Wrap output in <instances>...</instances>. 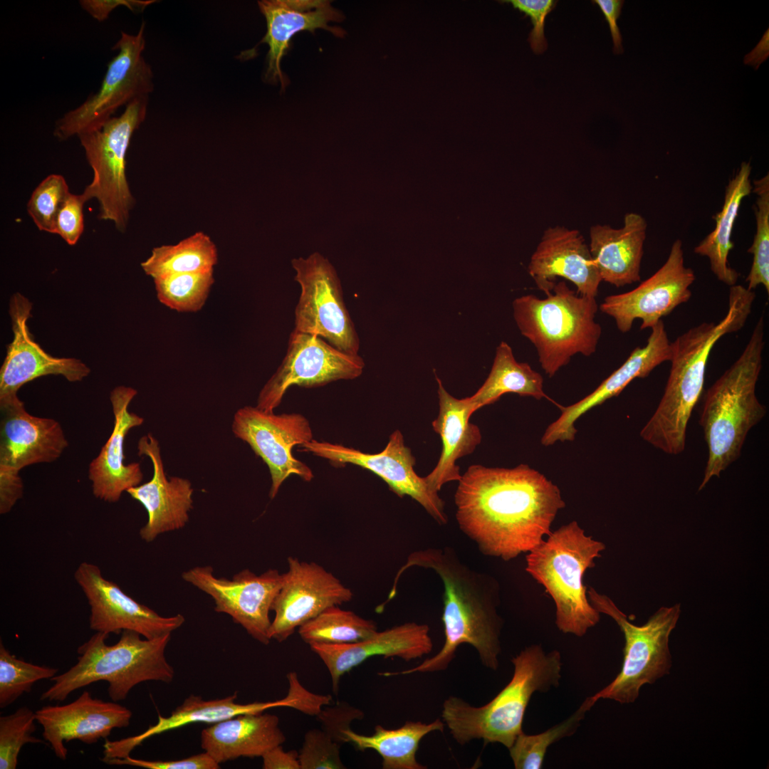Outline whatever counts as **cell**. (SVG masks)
Wrapping results in <instances>:
<instances>
[{"mask_svg": "<svg viewBox=\"0 0 769 769\" xmlns=\"http://www.w3.org/2000/svg\"><path fill=\"white\" fill-rule=\"evenodd\" d=\"M103 762L108 765H132L147 769H218L220 768V764L205 751L177 760H145L128 755L123 758H113Z\"/></svg>", "mask_w": 769, "mask_h": 769, "instance_id": "cell-47", "label": "cell"}, {"mask_svg": "<svg viewBox=\"0 0 769 769\" xmlns=\"http://www.w3.org/2000/svg\"><path fill=\"white\" fill-rule=\"evenodd\" d=\"M750 172V163L742 162L726 187L722 209L714 217V229L694 248L696 254L708 258L711 270L716 278L730 287L736 285L739 278V273L729 266L728 261L729 252L733 248L732 231L743 199L753 190Z\"/></svg>", "mask_w": 769, "mask_h": 769, "instance_id": "cell-33", "label": "cell"}, {"mask_svg": "<svg viewBox=\"0 0 769 769\" xmlns=\"http://www.w3.org/2000/svg\"><path fill=\"white\" fill-rule=\"evenodd\" d=\"M377 630L376 623L354 612L329 607L298 628L306 644H352L365 640Z\"/></svg>", "mask_w": 769, "mask_h": 769, "instance_id": "cell-38", "label": "cell"}, {"mask_svg": "<svg viewBox=\"0 0 769 769\" xmlns=\"http://www.w3.org/2000/svg\"><path fill=\"white\" fill-rule=\"evenodd\" d=\"M58 671L56 668L39 666L17 658L0 642V707L4 708L41 679H51Z\"/></svg>", "mask_w": 769, "mask_h": 769, "instance_id": "cell-42", "label": "cell"}, {"mask_svg": "<svg viewBox=\"0 0 769 769\" xmlns=\"http://www.w3.org/2000/svg\"><path fill=\"white\" fill-rule=\"evenodd\" d=\"M286 739L277 716L248 713L204 728L201 746L220 764L240 757H261L270 749L282 745Z\"/></svg>", "mask_w": 769, "mask_h": 769, "instance_id": "cell-32", "label": "cell"}, {"mask_svg": "<svg viewBox=\"0 0 769 769\" xmlns=\"http://www.w3.org/2000/svg\"><path fill=\"white\" fill-rule=\"evenodd\" d=\"M587 594L590 604L600 613L612 617L624 637L620 671L607 686L590 698L594 703L600 699L620 703H634L644 684H654L670 672L672 662L669 637L679 620L681 606L676 604L661 607L646 623L638 626L631 623L607 596L599 594L592 587Z\"/></svg>", "mask_w": 769, "mask_h": 769, "instance_id": "cell-9", "label": "cell"}, {"mask_svg": "<svg viewBox=\"0 0 769 769\" xmlns=\"http://www.w3.org/2000/svg\"><path fill=\"white\" fill-rule=\"evenodd\" d=\"M429 631L427 624L411 622L377 631L356 643L313 644L310 647L326 666L333 692L338 694L340 678L369 658L382 656L409 661L429 654L433 648Z\"/></svg>", "mask_w": 769, "mask_h": 769, "instance_id": "cell-27", "label": "cell"}, {"mask_svg": "<svg viewBox=\"0 0 769 769\" xmlns=\"http://www.w3.org/2000/svg\"><path fill=\"white\" fill-rule=\"evenodd\" d=\"M156 2L152 0H80L81 8L98 21L106 20L117 7L124 6L133 12L142 11L147 6Z\"/></svg>", "mask_w": 769, "mask_h": 769, "instance_id": "cell-48", "label": "cell"}, {"mask_svg": "<svg viewBox=\"0 0 769 769\" xmlns=\"http://www.w3.org/2000/svg\"><path fill=\"white\" fill-rule=\"evenodd\" d=\"M671 355V342L661 320L651 328L647 344L636 347L625 362L592 392L571 405H558L561 414L548 426L541 438V444L549 446L558 441H573L577 433L575 423L581 416L617 396L634 379L647 377L655 367L669 361Z\"/></svg>", "mask_w": 769, "mask_h": 769, "instance_id": "cell-23", "label": "cell"}, {"mask_svg": "<svg viewBox=\"0 0 769 769\" xmlns=\"http://www.w3.org/2000/svg\"><path fill=\"white\" fill-rule=\"evenodd\" d=\"M508 393L532 397L536 399L548 397L543 390V378L528 363L518 362L511 347L501 342L496 347L490 373L476 392L469 397L475 412L491 404Z\"/></svg>", "mask_w": 769, "mask_h": 769, "instance_id": "cell-36", "label": "cell"}, {"mask_svg": "<svg viewBox=\"0 0 769 769\" xmlns=\"http://www.w3.org/2000/svg\"><path fill=\"white\" fill-rule=\"evenodd\" d=\"M218 253L215 244L199 231L174 245L152 249L141 267L153 279L159 277L214 270Z\"/></svg>", "mask_w": 769, "mask_h": 769, "instance_id": "cell-37", "label": "cell"}, {"mask_svg": "<svg viewBox=\"0 0 769 769\" xmlns=\"http://www.w3.org/2000/svg\"><path fill=\"white\" fill-rule=\"evenodd\" d=\"M319 728L307 731L300 751V769H344L340 758L341 747L347 743L345 731L355 720H361L364 713L347 703L340 702L323 707L316 715Z\"/></svg>", "mask_w": 769, "mask_h": 769, "instance_id": "cell-34", "label": "cell"}, {"mask_svg": "<svg viewBox=\"0 0 769 769\" xmlns=\"http://www.w3.org/2000/svg\"><path fill=\"white\" fill-rule=\"evenodd\" d=\"M74 578L90 607V628L96 632L118 634L131 630L153 639L171 634L185 621L180 614L162 617L139 603L114 582L105 579L96 565L81 563Z\"/></svg>", "mask_w": 769, "mask_h": 769, "instance_id": "cell-19", "label": "cell"}, {"mask_svg": "<svg viewBox=\"0 0 769 769\" xmlns=\"http://www.w3.org/2000/svg\"><path fill=\"white\" fill-rule=\"evenodd\" d=\"M594 704L588 697L570 717L547 731L536 735H527L522 731L508 749L514 768L516 769L541 768L548 747L560 739L575 733L584 718L585 713Z\"/></svg>", "mask_w": 769, "mask_h": 769, "instance_id": "cell-39", "label": "cell"}, {"mask_svg": "<svg viewBox=\"0 0 769 769\" xmlns=\"http://www.w3.org/2000/svg\"><path fill=\"white\" fill-rule=\"evenodd\" d=\"M153 280L161 303L177 312H197L205 304L214 283V270L170 275Z\"/></svg>", "mask_w": 769, "mask_h": 769, "instance_id": "cell-40", "label": "cell"}, {"mask_svg": "<svg viewBox=\"0 0 769 769\" xmlns=\"http://www.w3.org/2000/svg\"><path fill=\"white\" fill-rule=\"evenodd\" d=\"M513 6L530 18L533 29L528 41L533 52L536 54L543 53L548 43L545 37L544 27L547 16L554 9L557 1L553 0H507Z\"/></svg>", "mask_w": 769, "mask_h": 769, "instance_id": "cell-46", "label": "cell"}, {"mask_svg": "<svg viewBox=\"0 0 769 769\" xmlns=\"http://www.w3.org/2000/svg\"><path fill=\"white\" fill-rule=\"evenodd\" d=\"M139 456L152 461V478L147 483L129 488L126 492L140 503L147 513V520L140 530L141 539L152 542L159 535L185 526L193 508L191 482L180 477L166 476L158 441L150 434L138 441Z\"/></svg>", "mask_w": 769, "mask_h": 769, "instance_id": "cell-24", "label": "cell"}, {"mask_svg": "<svg viewBox=\"0 0 769 769\" xmlns=\"http://www.w3.org/2000/svg\"><path fill=\"white\" fill-rule=\"evenodd\" d=\"M755 298L741 285L730 287L728 310L718 323L703 322L671 342L669 378L658 407L640 431L641 437L671 455L685 449L686 429L704 385L707 362L716 343L746 324Z\"/></svg>", "mask_w": 769, "mask_h": 769, "instance_id": "cell-3", "label": "cell"}, {"mask_svg": "<svg viewBox=\"0 0 769 769\" xmlns=\"http://www.w3.org/2000/svg\"><path fill=\"white\" fill-rule=\"evenodd\" d=\"M288 570L274 600L271 639L286 641L301 625L326 608L350 602L352 590L333 573L314 562L288 558Z\"/></svg>", "mask_w": 769, "mask_h": 769, "instance_id": "cell-18", "label": "cell"}, {"mask_svg": "<svg viewBox=\"0 0 769 769\" xmlns=\"http://www.w3.org/2000/svg\"><path fill=\"white\" fill-rule=\"evenodd\" d=\"M36 712L21 707L0 717V768L15 769L21 748L27 743H45L32 736L36 731Z\"/></svg>", "mask_w": 769, "mask_h": 769, "instance_id": "cell-43", "label": "cell"}, {"mask_svg": "<svg viewBox=\"0 0 769 769\" xmlns=\"http://www.w3.org/2000/svg\"><path fill=\"white\" fill-rule=\"evenodd\" d=\"M108 636L96 632L80 645L78 662L51 679L54 684L41 694V700L63 701L77 689L105 681L109 684V696L117 702L125 699L140 683L173 680L174 670L165 656L171 634L142 639L136 632L124 630L113 645L105 642Z\"/></svg>", "mask_w": 769, "mask_h": 769, "instance_id": "cell-6", "label": "cell"}, {"mask_svg": "<svg viewBox=\"0 0 769 769\" xmlns=\"http://www.w3.org/2000/svg\"><path fill=\"white\" fill-rule=\"evenodd\" d=\"M528 272L546 295L553 291L557 277L572 282L580 295L594 298L602 282L583 236L563 226L544 231L531 256Z\"/></svg>", "mask_w": 769, "mask_h": 769, "instance_id": "cell-25", "label": "cell"}, {"mask_svg": "<svg viewBox=\"0 0 769 769\" xmlns=\"http://www.w3.org/2000/svg\"><path fill=\"white\" fill-rule=\"evenodd\" d=\"M23 485L19 471L0 466V513L10 512L22 497Z\"/></svg>", "mask_w": 769, "mask_h": 769, "instance_id": "cell-49", "label": "cell"}, {"mask_svg": "<svg viewBox=\"0 0 769 769\" xmlns=\"http://www.w3.org/2000/svg\"><path fill=\"white\" fill-rule=\"evenodd\" d=\"M458 483L454 503L460 530L483 555L503 560L541 543L565 506L559 488L527 464L471 465Z\"/></svg>", "mask_w": 769, "mask_h": 769, "instance_id": "cell-1", "label": "cell"}, {"mask_svg": "<svg viewBox=\"0 0 769 769\" xmlns=\"http://www.w3.org/2000/svg\"><path fill=\"white\" fill-rule=\"evenodd\" d=\"M764 329L761 316L741 355L706 392L699 424L708 454L699 491L739 457L748 433L766 414L755 394L763 365Z\"/></svg>", "mask_w": 769, "mask_h": 769, "instance_id": "cell-4", "label": "cell"}, {"mask_svg": "<svg viewBox=\"0 0 769 769\" xmlns=\"http://www.w3.org/2000/svg\"><path fill=\"white\" fill-rule=\"evenodd\" d=\"M436 379L439 413L431 425L441 439L442 449L434 469L424 478L428 486L439 493L446 483L460 480L461 474L456 461L472 454L480 444L482 436L478 427L469 421L475 412L469 398L453 397L444 387L441 380L438 377Z\"/></svg>", "mask_w": 769, "mask_h": 769, "instance_id": "cell-30", "label": "cell"}, {"mask_svg": "<svg viewBox=\"0 0 769 769\" xmlns=\"http://www.w3.org/2000/svg\"><path fill=\"white\" fill-rule=\"evenodd\" d=\"M147 102L148 96L135 99L120 116L78 136L93 172L82 195L86 202L95 199L99 219L112 221L120 232L126 230L135 202L126 177V153L134 132L145 118Z\"/></svg>", "mask_w": 769, "mask_h": 769, "instance_id": "cell-10", "label": "cell"}, {"mask_svg": "<svg viewBox=\"0 0 769 769\" xmlns=\"http://www.w3.org/2000/svg\"><path fill=\"white\" fill-rule=\"evenodd\" d=\"M592 2L599 6L607 21L613 41L614 53L623 52L622 38L617 25L624 1L622 0H594Z\"/></svg>", "mask_w": 769, "mask_h": 769, "instance_id": "cell-50", "label": "cell"}, {"mask_svg": "<svg viewBox=\"0 0 769 769\" xmlns=\"http://www.w3.org/2000/svg\"><path fill=\"white\" fill-rule=\"evenodd\" d=\"M182 577L209 595L216 612L229 615L260 643L270 642L269 613L282 585L283 573L269 569L256 575L246 569L229 580L216 577L212 567L206 565L184 571Z\"/></svg>", "mask_w": 769, "mask_h": 769, "instance_id": "cell-15", "label": "cell"}, {"mask_svg": "<svg viewBox=\"0 0 769 769\" xmlns=\"http://www.w3.org/2000/svg\"><path fill=\"white\" fill-rule=\"evenodd\" d=\"M85 202L82 194L70 192L57 214L54 234L59 235L70 246L78 241L83 231V206Z\"/></svg>", "mask_w": 769, "mask_h": 769, "instance_id": "cell-45", "label": "cell"}, {"mask_svg": "<svg viewBox=\"0 0 769 769\" xmlns=\"http://www.w3.org/2000/svg\"><path fill=\"white\" fill-rule=\"evenodd\" d=\"M595 298L578 295L564 281L555 283L545 298L525 295L513 302L520 333L535 346L545 373L554 376L576 354L595 352L602 333L595 321Z\"/></svg>", "mask_w": 769, "mask_h": 769, "instance_id": "cell-7", "label": "cell"}, {"mask_svg": "<svg viewBox=\"0 0 769 769\" xmlns=\"http://www.w3.org/2000/svg\"><path fill=\"white\" fill-rule=\"evenodd\" d=\"M144 31L143 21L135 35L121 31L112 48L117 53L108 63L98 91L56 120L53 135L58 140L100 129L119 108L153 90V73L142 56Z\"/></svg>", "mask_w": 769, "mask_h": 769, "instance_id": "cell-11", "label": "cell"}, {"mask_svg": "<svg viewBox=\"0 0 769 769\" xmlns=\"http://www.w3.org/2000/svg\"><path fill=\"white\" fill-rule=\"evenodd\" d=\"M417 567L435 572L443 585L441 620L445 640L434 656L412 669L388 672L389 676L446 670L459 647L467 644L478 653L482 664L497 670L501 653V619L497 613L494 589L485 575L460 559L450 547L427 548L411 553L399 569L387 602L397 592L398 581L408 569Z\"/></svg>", "mask_w": 769, "mask_h": 769, "instance_id": "cell-2", "label": "cell"}, {"mask_svg": "<svg viewBox=\"0 0 769 769\" xmlns=\"http://www.w3.org/2000/svg\"><path fill=\"white\" fill-rule=\"evenodd\" d=\"M298 450L335 464H351L369 470L381 478L397 496L412 498L439 524L447 523L444 501L414 471L415 457L399 429L390 434L384 449L375 454L314 439L299 445Z\"/></svg>", "mask_w": 769, "mask_h": 769, "instance_id": "cell-16", "label": "cell"}, {"mask_svg": "<svg viewBox=\"0 0 769 769\" xmlns=\"http://www.w3.org/2000/svg\"><path fill=\"white\" fill-rule=\"evenodd\" d=\"M605 548L572 521L551 532L526 555L525 570L553 600L555 622L563 633L582 637L600 621V613L589 601L583 578Z\"/></svg>", "mask_w": 769, "mask_h": 769, "instance_id": "cell-8", "label": "cell"}, {"mask_svg": "<svg viewBox=\"0 0 769 769\" xmlns=\"http://www.w3.org/2000/svg\"><path fill=\"white\" fill-rule=\"evenodd\" d=\"M647 224L637 213H627L622 228L607 224L590 229V251L602 281L616 287L639 281Z\"/></svg>", "mask_w": 769, "mask_h": 769, "instance_id": "cell-31", "label": "cell"}, {"mask_svg": "<svg viewBox=\"0 0 769 769\" xmlns=\"http://www.w3.org/2000/svg\"><path fill=\"white\" fill-rule=\"evenodd\" d=\"M0 466L17 471L56 461L68 446L56 419L29 414L13 395L0 398Z\"/></svg>", "mask_w": 769, "mask_h": 769, "instance_id": "cell-22", "label": "cell"}, {"mask_svg": "<svg viewBox=\"0 0 769 769\" xmlns=\"http://www.w3.org/2000/svg\"><path fill=\"white\" fill-rule=\"evenodd\" d=\"M444 723L436 719L429 723L407 721L396 729H386L377 725L371 736L357 733L351 728L345 731L347 743L360 750L372 749L382 758L383 769H425L416 758L419 743L427 734L442 732Z\"/></svg>", "mask_w": 769, "mask_h": 769, "instance_id": "cell-35", "label": "cell"}, {"mask_svg": "<svg viewBox=\"0 0 769 769\" xmlns=\"http://www.w3.org/2000/svg\"><path fill=\"white\" fill-rule=\"evenodd\" d=\"M69 194L67 182L60 174L48 175L35 188L26 208L40 231L54 234L57 214Z\"/></svg>", "mask_w": 769, "mask_h": 769, "instance_id": "cell-44", "label": "cell"}, {"mask_svg": "<svg viewBox=\"0 0 769 769\" xmlns=\"http://www.w3.org/2000/svg\"><path fill=\"white\" fill-rule=\"evenodd\" d=\"M261 758L263 769H300L298 753L294 750L285 751L282 745L270 749Z\"/></svg>", "mask_w": 769, "mask_h": 769, "instance_id": "cell-51", "label": "cell"}, {"mask_svg": "<svg viewBox=\"0 0 769 769\" xmlns=\"http://www.w3.org/2000/svg\"><path fill=\"white\" fill-rule=\"evenodd\" d=\"M695 279L694 271L684 265L682 242L676 239L658 271L633 290L607 296L600 309L614 320L622 333L629 331L637 319L642 320L641 330L652 328L689 301Z\"/></svg>", "mask_w": 769, "mask_h": 769, "instance_id": "cell-17", "label": "cell"}, {"mask_svg": "<svg viewBox=\"0 0 769 769\" xmlns=\"http://www.w3.org/2000/svg\"><path fill=\"white\" fill-rule=\"evenodd\" d=\"M131 717L132 712L126 707L95 699L87 691L71 703L46 706L36 711L43 738L62 760H66L68 754L65 741L96 743L101 738L107 739L114 728L127 727Z\"/></svg>", "mask_w": 769, "mask_h": 769, "instance_id": "cell-21", "label": "cell"}, {"mask_svg": "<svg viewBox=\"0 0 769 769\" xmlns=\"http://www.w3.org/2000/svg\"><path fill=\"white\" fill-rule=\"evenodd\" d=\"M757 194L755 206L756 231L748 252L753 254V263L746 278L747 288L753 291L763 285L769 293V175L753 182Z\"/></svg>", "mask_w": 769, "mask_h": 769, "instance_id": "cell-41", "label": "cell"}, {"mask_svg": "<svg viewBox=\"0 0 769 769\" xmlns=\"http://www.w3.org/2000/svg\"><path fill=\"white\" fill-rule=\"evenodd\" d=\"M231 429L267 465L271 478V499L289 476L295 475L305 481L314 478L310 467L292 454L293 446L313 439L310 422L301 414H276L245 406L235 413Z\"/></svg>", "mask_w": 769, "mask_h": 769, "instance_id": "cell-14", "label": "cell"}, {"mask_svg": "<svg viewBox=\"0 0 769 769\" xmlns=\"http://www.w3.org/2000/svg\"><path fill=\"white\" fill-rule=\"evenodd\" d=\"M258 4L267 26L261 43H266L269 48L264 78L270 83H280L282 89H285L288 81L281 70V62L297 33H313L317 28H323L337 37L345 33L343 29L328 25L330 21H340L342 19L341 13L328 1L264 0Z\"/></svg>", "mask_w": 769, "mask_h": 769, "instance_id": "cell-28", "label": "cell"}, {"mask_svg": "<svg viewBox=\"0 0 769 769\" xmlns=\"http://www.w3.org/2000/svg\"><path fill=\"white\" fill-rule=\"evenodd\" d=\"M137 392L130 387L118 386L110 392L114 415L113 431L98 455L88 466V478L94 496L108 503L117 502L122 493L140 485L143 474L140 464H125L124 442L129 431L140 426L144 419L130 412L128 407Z\"/></svg>", "mask_w": 769, "mask_h": 769, "instance_id": "cell-29", "label": "cell"}, {"mask_svg": "<svg viewBox=\"0 0 769 769\" xmlns=\"http://www.w3.org/2000/svg\"><path fill=\"white\" fill-rule=\"evenodd\" d=\"M365 365L360 355L345 353L319 336L293 330L286 354L260 391L256 407L272 412L291 387L313 388L354 380L362 375Z\"/></svg>", "mask_w": 769, "mask_h": 769, "instance_id": "cell-13", "label": "cell"}, {"mask_svg": "<svg viewBox=\"0 0 769 769\" xmlns=\"http://www.w3.org/2000/svg\"><path fill=\"white\" fill-rule=\"evenodd\" d=\"M237 692L223 699L204 700L191 695L167 716L159 715L157 723L143 733L117 741L105 739L103 761L123 758L147 738L194 723H214L242 713H261L275 707H290L302 711L307 703L305 694L291 687L287 695L279 700L241 704L235 701Z\"/></svg>", "mask_w": 769, "mask_h": 769, "instance_id": "cell-26", "label": "cell"}, {"mask_svg": "<svg viewBox=\"0 0 769 769\" xmlns=\"http://www.w3.org/2000/svg\"><path fill=\"white\" fill-rule=\"evenodd\" d=\"M511 661L514 671L511 681L486 704L476 707L454 696L444 701L442 721L459 744L481 739L485 744L498 743L509 749L523 731L532 695L559 686L563 665L559 652L547 653L540 646L532 645Z\"/></svg>", "mask_w": 769, "mask_h": 769, "instance_id": "cell-5", "label": "cell"}, {"mask_svg": "<svg viewBox=\"0 0 769 769\" xmlns=\"http://www.w3.org/2000/svg\"><path fill=\"white\" fill-rule=\"evenodd\" d=\"M32 303L19 293L9 302L13 340L0 369V398L16 395L25 384L43 376L61 375L71 382L88 377L90 368L73 357H56L46 352L35 340L27 325Z\"/></svg>", "mask_w": 769, "mask_h": 769, "instance_id": "cell-20", "label": "cell"}, {"mask_svg": "<svg viewBox=\"0 0 769 769\" xmlns=\"http://www.w3.org/2000/svg\"><path fill=\"white\" fill-rule=\"evenodd\" d=\"M291 264L300 286L293 330L319 336L345 353L359 355V336L333 266L318 252L293 258Z\"/></svg>", "mask_w": 769, "mask_h": 769, "instance_id": "cell-12", "label": "cell"}]
</instances>
